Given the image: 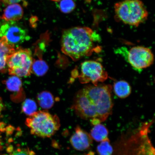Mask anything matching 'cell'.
Returning <instances> with one entry per match:
<instances>
[{
	"label": "cell",
	"instance_id": "cell-1",
	"mask_svg": "<svg viewBox=\"0 0 155 155\" xmlns=\"http://www.w3.org/2000/svg\"><path fill=\"white\" fill-rule=\"evenodd\" d=\"M112 89L110 84L84 87L75 95L73 109L79 117L90 120L93 125L101 123L112 112Z\"/></svg>",
	"mask_w": 155,
	"mask_h": 155
},
{
	"label": "cell",
	"instance_id": "cell-2",
	"mask_svg": "<svg viewBox=\"0 0 155 155\" xmlns=\"http://www.w3.org/2000/svg\"><path fill=\"white\" fill-rule=\"evenodd\" d=\"M99 35L87 27H76L64 31L61 40V50L74 61L90 56L101 50L98 44Z\"/></svg>",
	"mask_w": 155,
	"mask_h": 155
},
{
	"label": "cell",
	"instance_id": "cell-3",
	"mask_svg": "<svg viewBox=\"0 0 155 155\" xmlns=\"http://www.w3.org/2000/svg\"><path fill=\"white\" fill-rule=\"evenodd\" d=\"M114 10L116 20L135 27L145 22L149 15L141 0H123L115 4Z\"/></svg>",
	"mask_w": 155,
	"mask_h": 155
},
{
	"label": "cell",
	"instance_id": "cell-4",
	"mask_svg": "<svg viewBox=\"0 0 155 155\" xmlns=\"http://www.w3.org/2000/svg\"><path fill=\"white\" fill-rule=\"evenodd\" d=\"M25 124L32 135L42 138L53 136L61 127L58 116L46 111L35 112L27 118Z\"/></svg>",
	"mask_w": 155,
	"mask_h": 155
},
{
	"label": "cell",
	"instance_id": "cell-5",
	"mask_svg": "<svg viewBox=\"0 0 155 155\" xmlns=\"http://www.w3.org/2000/svg\"><path fill=\"white\" fill-rule=\"evenodd\" d=\"M33 61L30 49L16 48L7 61L9 74L18 77L29 76L32 73Z\"/></svg>",
	"mask_w": 155,
	"mask_h": 155
},
{
	"label": "cell",
	"instance_id": "cell-6",
	"mask_svg": "<svg viewBox=\"0 0 155 155\" xmlns=\"http://www.w3.org/2000/svg\"><path fill=\"white\" fill-rule=\"evenodd\" d=\"M121 55L135 70L141 71L152 65L154 61V56L150 48L143 46H134L128 50L124 49Z\"/></svg>",
	"mask_w": 155,
	"mask_h": 155
},
{
	"label": "cell",
	"instance_id": "cell-7",
	"mask_svg": "<svg viewBox=\"0 0 155 155\" xmlns=\"http://www.w3.org/2000/svg\"><path fill=\"white\" fill-rule=\"evenodd\" d=\"M82 84L92 83L94 86L100 82H103L108 78L107 72L98 61H88L83 62L81 66V73L78 76Z\"/></svg>",
	"mask_w": 155,
	"mask_h": 155
},
{
	"label": "cell",
	"instance_id": "cell-8",
	"mask_svg": "<svg viewBox=\"0 0 155 155\" xmlns=\"http://www.w3.org/2000/svg\"><path fill=\"white\" fill-rule=\"evenodd\" d=\"M4 36L15 48L30 38L26 29L18 23L3 20L0 22V38Z\"/></svg>",
	"mask_w": 155,
	"mask_h": 155
},
{
	"label": "cell",
	"instance_id": "cell-9",
	"mask_svg": "<svg viewBox=\"0 0 155 155\" xmlns=\"http://www.w3.org/2000/svg\"><path fill=\"white\" fill-rule=\"evenodd\" d=\"M70 142L75 150L83 151L90 148L92 144L93 139L90 134L77 126L75 127V132L71 136Z\"/></svg>",
	"mask_w": 155,
	"mask_h": 155
},
{
	"label": "cell",
	"instance_id": "cell-10",
	"mask_svg": "<svg viewBox=\"0 0 155 155\" xmlns=\"http://www.w3.org/2000/svg\"><path fill=\"white\" fill-rule=\"evenodd\" d=\"M15 48L9 44L5 36L0 38V71L4 72L9 58L14 53Z\"/></svg>",
	"mask_w": 155,
	"mask_h": 155
},
{
	"label": "cell",
	"instance_id": "cell-11",
	"mask_svg": "<svg viewBox=\"0 0 155 155\" xmlns=\"http://www.w3.org/2000/svg\"><path fill=\"white\" fill-rule=\"evenodd\" d=\"M24 11L21 6L17 3L9 5L4 10L0 19L7 21L17 22L22 18Z\"/></svg>",
	"mask_w": 155,
	"mask_h": 155
},
{
	"label": "cell",
	"instance_id": "cell-12",
	"mask_svg": "<svg viewBox=\"0 0 155 155\" xmlns=\"http://www.w3.org/2000/svg\"><path fill=\"white\" fill-rule=\"evenodd\" d=\"M114 91L118 97L125 98L128 97L131 92V88L129 83L125 81H117L114 83Z\"/></svg>",
	"mask_w": 155,
	"mask_h": 155
},
{
	"label": "cell",
	"instance_id": "cell-13",
	"mask_svg": "<svg viewBox=\"0 0 155 155\" xmlns=\"http://www.w3.org/2000/svg\"><path fill=\"white\" fill-rule=\"evenodd\" d=\"M108 134L106 127L100 123L94 125L90 134L92 139L97 142H101L108 138Z\"/></svg>",
	"mask_w": 155,
	"mask_h": 155
},
{
	"label": "cell",
	"instance_id": "cell-14",
	"mask_svg": "<svg viewBox=\"0 0 155 155\" xmlns=\"http://www.w3.org/2000/svg\"><path fill=\"white\" fill-rule=\"evenodd\" d=\"M38 100L40 106L45 109H49L52 107L54 104L53 95L47 92H42L39 94Z\"/></svg>",
	"mask_w": 155,
	"mask_h": 155
},
{
	"label": "cell",
	"instance_id": "cell-15",
	"mask_svg": "<svg viewBox=\"0 0 155 155\" xmlns=\"http://www.w3.org/2000/svg\"><path fill=\"white\" fill-rule=\"evenodd\" d=\"M10 91L17 93L20 91L22 88V82L18 77L14 76L10 77L3 82Z\"/></svg>",
	"mask_w": 155,
	"mask_h": 155
},
{
	"label": "cell",
	"instance_id": "cell-16",
	"mask_svg": "<svg viewBox=\"0 0 155 155\" xmlns=\"http://www.w3.org/2000/svg\"><path fill=\"white\" fill-rule=\"evenodd\" d=\"M48 69L47 64L43 60L39 59L33 61L32 72L38 76H42L46 73Z\"/></svg>",
	"mask_w": 155,
	"mask_h": 155
},
{
	"label": "cell",
	"instance_id": "cell-17",
	"mask_svg": "<svg viewBox=\"0 0 155 155\" xmlns=\"http://www.w3.org/2000/svg\"><path fill=\"white\" fill-rule=\"evenodd\" d=\"M97 150L99 155H112L113 149L108 137L101 142L97 147Z\"/></svg>",
	"mask_w": 155,
	"mask_h": 155
},
{
	"label": "cell",
	"instance_id": "cell-18",
	"mask_svg": "<svg viewBox=\"0 0 155 155\" xmlns=\"http://www.w3.org/2000/svg\"><path fill=\"white\" fill-rule=\"evenodd\" d=\"M36 104L33 100L27 99L23 102L22 105V111L27 115L30 116L36 112Z\"/></svg>",
	"mask_w": 155,
	"mask_h": 155
},
{
	"label": "cell",
	"instance_id": "cell-19",
	"mask_svg": "<svg viewBox=\"0 0 155 155\" xmlns=\"http://www.w3.org/2000/svg\"><path fill=\"white\" fill-rule=\"evenodd\" d=\"M60 1L59 8L63 13H69L75 8V3L73 0H61Z\"/></svg>",
	"mask_w": 155,
	"mask_h": 155
},
{
	"label": "cell",
	"instance_id": "cell-20",
	"mask_svg": "<svg viewBox=\"0 0 155 155\" xmlns=\"http://www.w3.org/2000/svg\"><path fill=\"white\" fill-rule=\"evenodd\" d=\"M11 155H34L35 153L28 149L18 148L11 152Z\"/></svg>",
	"mask_w": 155,
	"mask_h": 155
},
{
	"label": "cell",
	"instance_id": "cell-21",
	"mask_svg": "<svg viewBox=\"0 0 155 155\" xmlns=\"http://www.w3.org/2000/svg\"><path fill=\"white\" fill-rule=\"evenodd\" d=\"M13 129V127L11 126H9L6 127L5 129V130L7 131V134L9 135L11 134L12 133V132Z\"/></svg>",
	"mask_w": 155,
	"mask_h": 155
},
{
	"label": "cell",
	"instance_id": "cell-22",
	"mask_svg": "<svg viewBox=\"0 0 155 155\" xmlns=\"http://www.w3.org/2000/svg\"><path fill=\"white\" fill-rule=\"evenodd\" d=\"M3 107L4 105L2 100V98L0 97V116H1V112L3 110Z\"/></svg>",
	"mask_w": 155,
	"mask_h": 155
},
{
	"label": "cell",
	"instance_id": "cell-23",
	"mask_svg": "<svg viewBox=\"0 0 155 155\" xmlns=\"http://www.w3.org/2000/svg\"><path fill=\"white\" fill-rule=\"evenodd\" d=\"M13 150V148L12 146L10 145L8 147L7 149V153H11L12 152Z\"/></svg>",
	"mask_w": 155,
	"mask_h": 155
},
{
	"label": "cell",
	"instance_id": "cell-24",
	"mask_svg": "<svg viewBox=\"0 0 155 155\" xmlns=\"http://www.w3.org/2000/svg\"><path fill=\"white\" fill-rule=\"evenodd\" d=\"M21 0H9V5L11 4L16 3L19 2Z\"/></svg>",
	"mask_w": 155,
	"mask_h": 155
},
{
	"label": "cell",
	"instance_id": "cell-25",
	"mask_svg": "<svg viewBox=\"0 0 155 155\" xmlns=\"http://www.w3.org/2000/svg\"><path fill=\"white\" fill-rule=\"evenodd\" d=\"M6 125V124L3 122H1L0 123V129L3 128H4Z\"/></svg>",
	"mask_w": 155,
	"mask_h": 155
},
{
	"label": "cell",
	"instance_id": "cell-26",
	"mask_svg": "<svg viewBox=\"0 0 155 155\" xmlns=\"http://www.w3.org/2000/svg\"><path fill=\"white\" fill-rule=\"evenodd\" d=\"M6 5H9V0H0Z\"/></svg>",
	"mask_w": 155,
	"mask_h": 155
},
{
	"label": "cell",
	"instance_id": "cell-27",
	"mask_svg": "<svg viewBox=\"0 0 155 155\" xmlns=\"http://www.w3.org/2000/svg\"><path fill=\"white\" fill-rule=\"evenodd\" d=\"M51 1H56V2H59V1H61V0H51Z\"/></svg>",
	"mask_w": 155,
	"mask_h": 155
},
{
	"label": "cell",
	"instance_id": "cell-28",
	"mask_svg": "<svg viewBox=\"0 0 155 155\" xmlns=\"http://www.w3.org/2000/svg\"><path fill=\"white\" fill-rule=\"evenodd\" d=\"M21 1H22V0H21Z\"/></svg>",
	"mask_w": 155,
	"mask_h": 155
}]
</instances>
